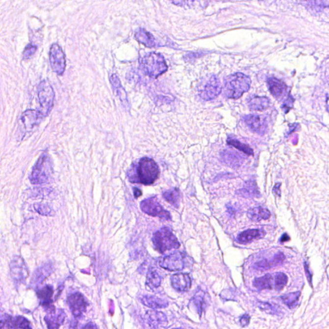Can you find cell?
Wrapping results in <instances>:
<instances>
[{"instance_id": "obj_1", "label": "cell", "mask_w": 329, "mask_h": 329, "mask_svg": "<svg viewBox=\"0 0 329 329\" xmlns=\"http://www.w3.org/2000/svg\"><path fill=\"white\" fill-rule=\"evenodd\" d=\"M159 174V167L156 162L145 157L131 164L128 170V178L131 183L149 185L157 180Z\"/></svg>"}, {"instance_id": "obj_2", "label": "cell", "mask_w": 329, "mask_h": 329, "mask_svg": "<svg viewBox=\"0 0 329 329\" xmlns=\"http://www.w3.org/2000/svg\"><path fill=\"white\" fill-rule=\"evenodd\" d=\"M251 79L242 73L227 77L224 85V92L228 99H238L249 90Z\"/></svg>"}, {"instance_id": "obj_3", "label": "cell", "mask_w": 329, "mask_h": 329, "mask_svg": "<svg viewBox=\"0 0 329 329\" xmlns=\"http://www.w3.org/2000/svg\"><path fill=\"white\" fill-rule=\"evenodd\" d=\"M53 175V164L51 158L45 153L40 156L33 168L30 181L34 185L49 183L52 182Z\"/></svg>"}, {"instance_id": "obj_4", "label": "cell", "mask_w": 329, "mask_h": 329, "mask_svg": "<svg viewBox=\"0 0 329 329\" xmlns=\"http://www.w3.org/2000/svg\"><path fill=\"white\" fill-rule=\"evenodd\" d=\"M141 69L150 78L156 79L167 70V65L161 54L149 53L140 60Z\"/></svg>"}, {"instance_id": "obj_5", "label": "cell", "mask_w": 329, "mask_h": 329, "mask_svg": "<svg viewBox=\"0 0 329 329\" xmlns=\"http://www.w3.org/2000/svg\"><path fill=\"white\" fill-rule=\"evenodd\" d=\"M153 242L156 250L162 253L180 247L178 239L168 228H161L156 232L153 235Z\"/></svg>"}, {"instance_id": "obj_6", "label": "cell", "mask_w": 329, "mask_h": 329, "mask_svg": "<svg viewBox=\"0 0 329 329\" xmlns=\"http://www.w3.org/2000/svg\"><path fill=\"white\" fill-rule=\"evenodd\" d=\"M37 94L40 106L39 111L45 117L49 115L53 108L55 93L50 82L43 81L39 83L37 87Z\"/></svg>"}, {"instance_id": "obj_7", "label": "cell", "mask_w": 329, "mask_h": 329, "mask_svg": "<svg viewBox=\"0 0 329 329\" xmlns=\"http://www.w3.org/2000/svg\"><path fill=\"white\" fill-rule=\"evenodd\" d=\"M198 91L200 97L205 101L216 99L222 91L219 79L216 76H212L207 80L203 81L199 84Z\"/></svg>"}, {"instance_id": "obj_8", "label": "cell", "mask_w": 329, "mask_h": 329, "mask_svg": "<svg viewBox=\"0 0 329 329\" xmlns=\"http://www.w3.org/2000/svg\"><path fill=\"white\" fill-rule=\"evenodd\" d=\"M188 257L182 252H174L161 258L159 261L160 267L164 270L178 272L183 270L187 266Z\"/></svg>"}, {"instance_id": "obj_9", "label": "cell", "mask_w": 329, "mask_h": 329, "mask_svg": "<svg viewBox=\"0 0 329 329\" xmlns=\"http://www.w3.org/2000/svg\"><path fill=\"white\" fill-rule=\"evenodd\" d=\"M141 210L147 215L158 217L162 219L170 220L171 216L167 210H164L156 197L143 200L140 204Z\"/></svg>"}, {"instance_id": "obj_10", "label": "cell", "mask_w": 329, "mask_h": 329, "mask_svg": "<svg viewBox=\"0 0 329 329\" xmlns=\"http://www.w3.org/2000/svg\"><path fill=\"white\" fill-rule=\"evenodd\" d=\"M50 62L52 70L61 76L66 68V59L63 51L57 44H53L50 51Z\"/></svg>"}, {"instance_id": "obj_11", "label": "cell", "mask_w": 329, "mask_h": 329, "mask_svg": "<svg viewBox=\"0 0 329 329\" xmlns=\"http://www.w3.org/2000/svg\"><path fill=\"white\" fill-rule=\"evenodd\" d=\"M44 116L40 111L36 110H27L22 114L20 122L21 130L24 131V135L30 132L39 126Z\"/></svg>"}, {"instance_id": "obj_12", "label": "cell", "mask_w": 329, "mask_h": 329, "mask_svg": "<svg viewBox=\"0 0 329 329\" xmlns=\"http://www.w3.org/2000/svg\"><path fill=\"white\" fill-rule=\"evenodd\" d=\"M10 276L14 282L24 283L28 276V270L24 260L20 257H14L10 264Z\"/></svg>"}, {"instance_id": "obj_13", "label": "cell", "mask_w": 329, "mask_h": 329, "mask_svg": "<svg viewBox=\"0 0 329 329\" xmlns=\"http://www.w3.org/2000/svg\"><path fill=\"white\" fill-rule=\"evenodd\" d=\"M68 304L73 315L80 318L86 311L87 302L84 296L76 293L70 296L68 299Z\"/></svg>"}, {"instance_id": "obj_14", "label": "cell", "mask_w": 329, "mask_h": 329, "mask_svg": "<svg viewBox=\"0 0 329 329\" xmlns=\"http://www.w3.org/2000/svg\"><path fill=\"white\" fill-rule=\"evenodd\" d=\"M1 329H31L30 323L23 316L11 317L5 314L1 317Z\"/></svg>"}, {"instance_id": "obj_15", "label": "cell", "mask_w": 329, "mask_h": 329, "mask_svg": "<svg viewBox=\"0 0 329 329\" xmlns=\"http://www.w3.org/2000/svg\"><path fill=\"white\" fill-rule=\"evenodd\" d=\"M37 296L41 301V305L43 306L47 313L55 311V307L53 305L52 296H53V287L47 285L37 291Z\"/></svg>"}, {"instance_id": "obj_16", "label": "cell", "mask_w": 329, "mask_h": 329, "mask_svg": "<svg viewBox=\"0 0 329 329\" xmlns=\"http://www.w3.org/2000/svg\"><path fill=\"white\" fill-rule=\"evenodd\" d=\"M244 122L252 131L260 135L264 134L267 129V124L263 116L249 114L244 117Z\"/></svg>"}, {"instance_id": "obj_17", "label": "cell", "mask_w": 329, "mask_h": 329, "mask_svg": "<svg viewBox=\"0 0 329 329\" xmlns=\"http://www.w3.org/2000/svg\"><path fill=\"white\" fill-rule=\"evenodd\" d=\"M268 86L270 93L276 99H282L287 94V85L280 79L274 78L268 79Z\"/></svg>"}, {"instance_id": "obj_18", "label": "cell", "mask_w": 329, "mask_h": 329, "mask_svg": "<svg viewBox=\"0 0 329 329\" xmlns=\"http://www.w3.org/2000/svg\"><path fill=\"white\" fill-rule=\"evenodd\" d=\"M170 281L173 288L180 292H185L191 289V279L188 274L183 273L174 274L170 278Z\"/></svg>"}, {"instance_id": "obj_19", "label": "cell", "mask_w": 329, "mask_h": 329, "mask_svg": "<svg viewBox=\"0 0 329 329\" xmlns=\"http://www.w3.org/2000/svg\"><path fill=\"white\" fill-rule=\"evenodd\" d=\"M66 315L63 310L55 309V311L47 313L45 321L49 329H59L63 324Z\"/></svg>"}, {"instance_id": "obj_20", "label": "cell", "mask_w": 329, "mask_h": 329, "mask_svg": "<svg viewBox=\"0 0 329 329\" xmlns=\"http://www.w3.org/2000/svg\"><path fill=\"white\" fill-rule=\"evenodd\" d=\"M266 235L264 230L261 229H250L244 231L237 237V241L241 244H247L252 241L261 239Z\"/></svg>"}, {"instance_id": "obj_21", "label": "cell", "mask_w": 329, "mask_h": 329, "mask_svg": "<svg viewBox=\"0 0 329 329\" xmlns=\"http://www.w3.org/2000/svg\"><path fill=\"white\" fill-rule=\"evenodd\" d=\"M247 104L251 110L263 111L270 106V100L264 96H251L247 99Z\"/></svg>"}, {"instance_id": "obj_22", "label": "cell", "mask_w": 329, "mask_h": 329, "mask_svg": "<svg viewBox=\"0 0 329 329\" xmlns=\"http://www.w3.org/2000/svg\"><path fill=\"white\" fill-rule=\"evenodd\" d=\"M147 320L151 328H164L167 324V320L165 315L161 312H147Z\"/></svg>"}, {"instance_id": "obj_23", "label": "cell", "mask_w": 329, "mask_h": 329, "mask_svg": "<svg viewBox=\"0 0 329 329\" xmlns=\"http://www.w3.org/2000/svg\"><path fill=\"white\" fill-rule=\"evenodd\" d=\"M141 302L143 305L151 309H163L168 305L167 302L155 296H143L141 297Z\"/></svg>"}, {"instance_id": "obj_24", "label": "cell", "mask_w": 329, "mask_h": 329, "mask_svg": "<svg viewBox=\"0 0 329 329\" xmlns=\"http://www.w3.org/2000/svg\"><path fill=\"white\" fill-rule=\"evenodd\" d=\"M110 82L112 87H113L114 92L116 93L118 98L124 105H128V97L124 89L123 88L121 82H120V79L115 74H113L110 78Z\"/></svg>"}, {"instance_id": "obj_25", "label": "cell", "mask_w": 329, "mask_h": 329, "mask_svg": "<svg viewBox=\"0 0 329 329\" xmlns=\"http://www.w3.org/2000/svg\"><path fill=\"white\" fill-rule=\"evenodd\" d=\"M247 216L252 221L259 222L270 219L271 213L267 208L259 207L249 209L247 211Z\"/></svg>"}, {"instance_id": "obj_26", "label": "cell", "mask_w": 329, "mask_h": 329, "mask_svg": "<svg viewBox=\"0 0 329 329\" xmlns=\"http://www.w3.org/2000/svg\"><path fill=\"white\" fill-rule=\"evenodd\" d=\"M135 39L139 43L149 48L155 47L156 45L155 39L153 35L148 32L143 28H139L135 34Z\"/></svg>"}, {"instance_id": "obj_27", "label": "cell", "mask_w": 329, "mask_h": 329, "mask_svg": "<svg viewBox=\"0 0 329 329\" xmlns=\"http://www.w3.org/2000/svg\"><path fill=\"white\" fill-rule=\"evenodd\" d=\"M193 303L196 308L197 313L200 316L204 311L207 306V299H206V294L204 291L199 289L195 293L194 297L192 298Z\"/></svg>"}, {"instance_id": "obj_28", "label": "cell", "mask_w": 329, "mask_h": 329, "mask_svg": "<svg viewBox=\"0 0 329 329\" xmlns=\"http://www.w3.org/2000/svg\"><path fill=\"white\" fill-rule=\"evenodd\" d=\"M162 277L157 271L153 268H150L147 273L146 284L150 288H158L161 285Z\"/></svg>"}, {"instance_id": "obj_29", "label": "cell", "mask_w": 329, "mask_h": 329, "mask_svg": "<svg viewBox=\"0 0 329 329\" xmlns=\"http://www.w3.org/2000/svg\"><path fill=\"white\" fill-rule=\"evenodd\" d=\"M239 193L243 197H256L260 196V193L258 191L257 185L255 182L249 181L247 183L244 189L239 191Z\"/></svg>"}, {"instance_id": "obj_30", "label": "cell", "mask_w": 329, "mask_h": 329, "mask_svg": "<svg viewBox=\"0 0 329 329\" xmlns=\"http://www.w3.org/2000/svg\"><path fill=\"white\" fill-rule=\"evenodd\" d=\"M253 286L260 290L272 289L273 276L271 274H266L262 277L256 278L253 280Z\"/></svg>"}, {"instance_id": "obj_31", "label": "cell", "mask_w": 329, "mask_h": 329, "mask_svg": "<svg viewBox=\"0 0 329 329\" xmlns=\"http://www.w3.org/2000/svg\"><path fill=\"white\" fill-rule=\"evenodd\" d=\"M163 195L166 201L175 207H179L181 200V193L178 189L174 188L166 191L164 193Z\"/></svg>"}, {"instance_id": "obj_32", "label": "cell", "mask_w": 329, "mask_h": 329, "mask_svg": "<svg viewBox=\"0 0 329 329\" xmlns=\"http://www.w3.org/2000/svg\"><path fill=\"white\" fill-rule=\"evenodd\" d=\"M51 272V266L46 265L45 267L38 269L37 272H35L34 276H33L34 282H32V284H41V282H42L45 278H47V276L50 275Z\"/></svg>"}, {"instance_id": "obj_33", "label": "cell", "mask_w": 329, "mask_h": 329, "mask_svg": "<svg viewBox=\"0 0 329 329\" xmlns=\"http://www.w3.org/2000/svg\"><path fill=\"white\" fill-rule=\"evenodd\" d=\"M301 295V292L291 293H289V294L282 296L280 299L285 305H286L290 309H293V308H294L297 305Z\"/></svg>"}, {"instance_id": "obj_34", "label": "cell", "mask_w": 329, "mask_h": 329, "mask_svg": "<svg viewBox=\"0 0 329 329\" xmlns=\"http://www.w3.org/2000/svg\"><path fill=\"white\" fill-rule=\"evenodd\" d=\"M227 143L228 145H232L239 150V151L243 152V153L247 154V155H253V151L250 147L248 145L245 144V143H241V141L237 140L234 138H229L227 140Z\"/></svg>"}, {"instance_id": "obj_35", "label": "cell", "mask_w": 329, "mask_h": 329, "mask_svg": "<svg viewBox=\"0 0 329 329\" xmlns=\"http://www.w3.org/2000/svg\"><path fill=\"white\" fill-rule=\"evenodd\" d=\"M288 277L284 273H277L274 276V289L276 291H281L286 286Z\"/></svg>"}, {"instance_id": "obj_36", "label": "cell", "mask_w": 329, "mask_h": 329, "mask_svg": "<svg viewBox=\"0 0 329 329\" xmlns=\"http://www.w3.org/2000/svg\"><path fill=\"white\" fill-rule=\"evenodd\" d=\"M274 267H275L274 259L262 260L254 264V268L258 271H261V272L270 270Z\"/></svg>"}, {"instance_id": "obj_37", "label": "cell", "mask_w": 329, "mask_h": 329, "mask_svg": "<svg viewBox=\"0 0 329 329\" xmlns=\"http://www.w3.org/2000/svg\"><path fill=\"white\" fill-rule=\"evenodd\" d=\"M35 210H36L37 212H38L39 214L43 216H49L51 215L52 209L51 207H49L45 204H36L34 205Z\"/></svg>"}, {"instance_id": "obj_38", "label": "cell", "mask_w": 329, "mask_h": 329, "mask_svg": "<svg viewBox=\"0 0 329 329\" xmlns=\"http://www.w3.org/2000/svg\"><path fill=\"white\" fill-rule=\"evenodd\" d=\"M37 47L36 46L34 45H28L25 49L24 52V59H29L34 55L35 52H36Z\"/></svg>"}, {"instance_id": "obj_39", "label": "cell", "mask_w": 329, "mask_h": 329, "mask_svg": "<svg viewBox=\"0 0 329 329\" xmlns=\"http://www.w3.org/2000/svg\"><path fill=\"white\" fill-rule=\"evenodd\" d=\"M258 306L262 311L269 312V313H274L275 312V310H274L275 308H274V306L271 305L270 303L259 302L258 303Z\"/></svg>"}, {"instance_id": "obj_40", "label": "cell", "mask_w": 329, "mask_h": 329, "mask_svg": "<svg viewBox=\"0 0 329 329\" xmlns=\"http://www.w3.org/2000/svg\"><path fill=\"white\" fill-rule=\"evenodd\" d=\"M274 259V264L275 266H278L282 265L284 263L285 259H286V256L284 255V254L282 253V252H279L274 255V257H273Z\"/></svg>"}, {"instance_id": "obj_41", "label": "cell", "mask_w": 329, "mask_h": 329, "mask_svg": "<svg viewBox=\"0 0 329 329\" xmlns=\"http://www.w3.org/2000/svg\"><path fill=\"white\" fill-rule=\"evenodd\" d=\"M293 103H294V99H293V97H289L288 99L284 102V104H283L282 108L284 110L285 113H287L289 112V110L293 108Z\"/></svg>"}, {"instance_id": "obj_42", "label": "cell", "mask_w": 329, "mask_h": 329, "mask_svg": "<svg viewBox=\"0 0 329 329\" xmlns=\"http://www.w3.org/2000/svg\"><path fill=\"white\" fill-rule=\"evenodd\" d=\"M314 3L318 7H329V0H314Z\"/></svg>"}, {"instance_id": "obj_43", "label": "cell", "mask_w": 329, "mask_h": 329, "mask_svg": "<svg viewBox=\"0 0 329 329\" xmlns=\"http://www.w3.org/2000/svg\"><path fill=\"white\" fill-rule=\"evenodd\" d=\"M249 321H250V317H249L248 314H245V315L241 318L240 322L241 326L243 327L247 326L249 324Z\"/></svg>"}, {"instance_id": "obj_44", "label": "cell", "mask_w": 329, "mask_h": 329, "mask_svg": "<svg viewBox=\"0 0 329 329\" xmlns=\"http://www.w3.org/2000/svg\"><path fill=\"white\" fill-rule=\"evenodd\" d=\"M280 183H276L275 185H274V193H275L276 195H278V196H280Z\"/></svg>"}, {"instance_id": "obj_45", "label": "cell", "mask_w": 329, "mask_h": 329, "mask_svg": "<svg viewBox=\"0 0 329 329\" xmlns=\"http://www.w3.org/2000/svg\"><path fill=\"white\" fill-rule=\"evenodd\" d=\"M305 269L306 274H307L308 278V281H309V282L311 283V284L312 275L311 274H310L309 269V268H308L307 263H306V262L305 263Z\"/></svg>"}, {"instance_id": "obj_46", "label": "cell", "mask_w": 329, "mask_h": 329, "mask_svg": "<svg viewBox=\"0 0 329 329\" xmlns=\"http://www.w3.org/2000/svg\"><path fill=\"white\" fill-rule=\"evenodd\" d=\"M133 192H134L135 198H138V197L141 196V194H142L141 191L138 188L133 189Z\"/></svg>"}, {"instance_id": "obj_47", "label": "cell", "mask_w": 329, "mask_h": 329, "mask_svg": "<svg viewBox=\"0 0 329 329\" xmlns=\"http://www.w3.org/2000/svg\"><path fill=\"white\" fill-rule=\"evenodd\" d=\"M289 239H289V235L287 234H284L282 235V237H281L280 241L281 243H285L289 241Z\"/></svg>"}, {"instance_id": "obj_48", "label": "cell", "mask_w": 329, "mask_h": 329, "mask_svg": "<svg viewBox=\"0 0 329 329\" xmlns=\"http://www.w3.org/2000/svg\"><path fill=\"white\" fill-rule=\"evenodd\" d=\"M83 328H87V329H93V328H98V327L97 326H95V324H88L86 325V326L82 327Z\"/></svg>"}, {"instance_id": "obj_49", "label": "cell", "mask_w": 329, "mask_h": 329, "mask_svg": "<svg viewBox=\"0 0 329 329\" xmlns=\"http://www.w3.org/2000/svg\"><path fill=\"white\" fill-rule=\"evenodd\" d=\"M327 103H328V106L329 108V95L328 96V101H327Z\"/></svg>"}]
</instances>
